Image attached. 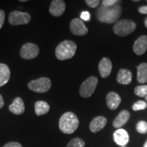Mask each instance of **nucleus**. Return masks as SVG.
I'll return each mask as SVG.
<instances>
[{"label":"nucleus","mask_w":147,"mask_h":147,"mask_svg":"<svg viewBox=\"0 0 147 147\" xmlns=\"http://www.w3.org/2000/svg\"><path fill=\"white\" fill-rule=\"evenodd\" d=\"M79 126L77 116L71 112H67L61 117L59 121V127L65 134H71L76 131Z\"/></svg>","instance_id":"1"},{"label":"nucleus","mask_w":147,"mask_h":147,"mask_svg":"<svg viewBox=\"0 0 147 147\" xmlns=\"http://www.w3.org/2000/svg\"><path fill=\"white\" fill-rule=\"evenodd\" d=\"M122 9L119 5H113L109 8L101 6L97 12V18L102 23H113L120 17Z\"/></svg>","instance_id":"2"},{"label":"nucleus","mask_w":147,"mask_h":147,"mask_svg":"<svg viewBox=\"0 0 147 147\" xmlns=\"http://www.w3.org/2000/svg\"><path fill=\"white\" fill-rule=\"evenodd\" d=\"M77 46L70 40H64L57 47L55 56L59 60L64 61L72 58L76 52Z\"/></svg>","instance_id":"3"},{"label":"nucleus","mask_w":147,"mask_h":147,"mask_svg":"<svg viewBox=\"0 0 147 147\" xmlns=\"http://www.w3.org/2000/svg\"><path fill=\"white\" fill-rule=\"evenodd\" d=\"M136 28V24L129 19L121 20L114 25L113 31L119 36H126L131 34Z\"/></svg>","instance_id":"4"},{"label":"nucleus","mask_w":147,"mask_h":147,"mask_svg":"<svg viewBox=\"0 0 147 147\" xmlns=\"http://www.w3.org/2000/svg\"><path fill=\"white\" fill-rule=\"evenodd\" d=\"M52 83L49 78L42 77L36 80H33L28 83V88L32 91L38 93H43L50 90Z\"/></svg>","instance_id":"5"},{"label":"nucleus","mask_w":147,"mask_h":147,"mask_svg":"<svg viewBox=\"0 0 147 147\" xmlns=\"http://www.w3.org/2000/svg\"><path fill=\"white\" fill-rule=\"evenodd\" d=\"M98 82V79L96 76H91L86 79L82 82L80 87V95L84 98L91 97L95 92Z\"/></svg>","instance_id":"6"},{"label":"nucleus","mask_w":147,"mask_h":147,"mask_svg":"<svg viewBox=\"0 0 147 147\" xmlns=\"http://www.w3.org/2000/svg\"><path fill=\"white\" fill-rule=\"evenodd\" d=\"M31 21V15L27 12L21 11H12L8 17L9 23L12 25H25Z\"/></svg>","instance_id":"7"},{"label":"nucleus","mask_w":147,"mask_h":147,"mask_svg":"<svg viewBox=\"0 0 147 147\" xmlns=\"http://www.w3.org/2000/svg\"><path fill=\"white\" fill-rule=\"evenodd\" d=\"M39 52L40 49L38 46L35 44L28 42L22 47L20 51V55L24 59H33L38 57Z\"/></svg>","instance_id":"8"},{"label":"nucleus","mask_w":147,"mask_h":147,"mask_svg":"<svg viewBox=\"0 0 147 147\" xmlns=\"http://www.w3.org/2000/svg\"><path fill=\"white\" fill-rule=\"evenodd\" d=\"M69 29L76 36H84L88 33V29L84 22L79 18H74L69 25Z\"/></svg>","instance_id":"9"},{"label":"nucleus","mask_w":147,"mask_h":147,"mask_svg":"<svg viewBox=\"0 0 147 147\" xmlns=\"http://www.w3.org/2000/svg\"><path fill=\"white\" fill-rule=\"evenodd\" d=\"M65 3L63 0H53L51 3L49 11L54 16H61L65 10Z\"/></svg>","instance_id":"10"},{"label":"nucleus","mask_w":147,"mask_h":147,"mask_svg":"<svg viewBox=\"0 0 147 147\" xmlns=\"http://www.w3.org/2000/svg\"><path fill=\"white\" fill-rule=\"evenodd\" d=\"M107 123V119L102 116H98L95 117L91 122L90 123L89 129L90 131L93 133H97V132L101 131L104 129Z\"/></svg>","instance_id":"11"},{"label":"nucleus","mask_w":147,"mask_h":147,"mask_svg":"<svg viewBox=\"0 0 147 147\" xmlns=\"http://www.w3.org/2000/svg\"><path fill=\"white\" fill-rule=\"evenodd\" d=\"M112 68H113V65L112 62L108 58L104 57L100 61L99 63L98 69L100 71V76L102 78H107L110 76L111 74Z\"/></svg>","instance_id":"12"},{"label":"nucleus","mask_w":147,"mask_h":147,"mask_svg":"<svg viewBox=\"0 0 147 147\" xmlns=\"http://www.w3.org/2000/svg\"><path fill=\"white\" fill-rule=\"evenodd\" d=\"M134 52L138 55H142L147 50V36H141L134 45Z\"/></svg>","instance_id":"13"},{"label":"nucleus","mask_w":147,"mask_h":147,"mask_svg":"<svg viewBox=\"0 0 147 147\" xmlns=\"http://www.w3.org/2000/svg\"><path fill=\"white\" fill-rule=\"evenodd\" d=\"M114 140L119 146H126L129 140L128 133L123 129H119L114 133Z\"/></svg>","instance_id":"14"},{"label":"nucleus","mask_w":147,"mask_h":147,"mask_svg":"<svg viewBox=\"0 0 147 147\" xmlns=\"http://www.w3.org/2000/svg\"><path fill=\"white\" fill-rule=\"evenodd\" d=\"M9 110L11 113L16 115H20L23 114L25 110L23 100L19 97H16L9 106Z\"/></svg>","instance_id":"15"},{"label":"nucleus","mask_w":147,"mask_h":147,"mask_svg":"<svg viewBox=\"0 0 147 147\" xmlns=\"http://www.w3.org/2000/svg\"><path fill=\"white\" fill-rule=\"evenodd\" d=\"M121 102L120 95L115 92H110L106 96V104L109 109L115 110L119 107Z\"/></svg>","instance_id":"16"},{"label":"nucleus","mask_w":147,"mask_h":147,"mask_svg":"<svg viewBox=\"0 0 147 147\" xmlns=\"http://www.w3.org/2000/svg\"><path fill=\"white\" fill-rule=\"evenodd\" d=\"M129 118L130 114L128 110H122L114 120L113 124V127L115 128H121L127 123Z\"/></svg>","instance_id":"17"},{"label":"nucleus","mask_w":147,"mask_h":147,"mask_svg":"<svg viewBox=\"0 0 147 147\" xmlns=\"http://www.w3.org/2000/svg\"><path fill=\"white\" fill-rule=\"evenodd\" d=\"M117 82L121 84H129L132 80V74L129 69H121L117 78Z\"/></svg>","instance_id":"18"},{"label":"nucleus","mask_w":147,"mask_h":147,"mask_svg":"<svg viewBox=\"0 0 147 147\" xmlns=\"http://www.w3.org/2000/svg\"><path fill=\"white\" fill-rule=\"evenodd\" d=\"M10 78V71L8 66L4 63H0V87L5 85Z\"/></svg>","instance_id":"19"},{"label":"nucleus","mask_w":147,"mask_h":147,"mask_svg":"<svg viewBox=\"0 0 147 147\" xmlns=\"http://www.w3.org/2000/svg\"><path fill=\"white\" fill-rule=\"evenodd\" d=\"M50 110V106L45 101H38L35 104V113L37 116L47 114Z\"/></svg>","instance_id":"20"},{"label":"nucleus","mask_w":147,"mask_h":147,"mask_svg":"<svg viewBox=\"0 0 147 147\" xmlns=\"http://www.w3.org/2000/svg\"><path fill=\"white\" fill-rule=\"evenodd\" d=\"M137 80L140 83L147 82V63H142L137 67Z\"/></svg>","instance_id":"21"},{"label":"nucleus","mask_w":147,"mask_h":147,"mask_svg":"<svg viewBox=\"0 0 147 147\" xmlns=\"http://www.w3.org/2000/svg\"><path fill=\"white\" fill-rule=\"evenodd\" d=\"M85 146V142H84L83 140L81 138H73L67 144L66 147H84Z\"/></svg>","instance_id":"22"},{"label":"nucleus","mask_w":147,"mask_h":147,"mask_svg":"<svg viewBox=\"0 0 147 147\" xmlns=\"http://www.w3.org/2000/svg\"><path fill=\"white\" fill-rule=\"evenodd\" d=\"M134 93L138 97H146L147 95V85L138 86L134 89Z\"/></svg>","instance_id":"23"},{"label":"nucleus","mask_w":147,"mask_h":147,"mask_svg":"<svg viewBox=\"0 0 147 147\" xmlns=\"http://www.w3.org/2000/svg\"><path fill=\"white\" fill-rule=\"evenodd\" d=\"M137 131L140 134H144L147 132V123L144 121H140L136 126Z\"/></svg>","instance_id":"24"},{"label":"nucleus","mask_w":147,"mask_h":147,"mask_svg":"<svg viewBox=\"0 0 147 147\" xmlns=\"http://www.w3.org/2000/svg\"><path fill=\"white\" fill-rule=\"evenodd\" d=\"M146 107L147 104L144 101L139 100L134 104L133 106H132V109H133L134 111H138V110L146 109Z\"/></svg>","instance_id":"25"},{"label":"nucleus","mask_w":147,"mask_h":147,"mask_svg":"<svg viewBox=\"0 0 147 147\" xmlns=\"http://www.w3.org/2000/svg\"><path fill=\"white\" fill-rule=\"evenodd\" d=\"M117 2H119V1H117V0H104L102 1V5L104 7L109 8V7L115 5V3Z\"/></svg>","instance_id":"26"},{"label":"nucleus","mask_w":147,"mask_h":147,"mask_svg":"<svg viewBox=\"0 0 147 147\" xmlns=\"http://www.w3.org/2000/svg\"><path fill=\"white\" fill-rule=\"evenodd\" d=\"M85 2L90 8H95L98 6L99 3H100V1L99 0H86Z\"/></svg>","instance_id":"27"},{"label":"nucleus","mask_w":147,"mask_h":147,"mask_svg":"<svg viewBox=\"0 0 147 147\" xmlns=\"http://www.w3.org/2000/svg\"><path fill=\"white\" fill-rule=\"evenodd\" d=\"M80 18H81L82 21L83 20V21H89L90 18H91V15H90V13L89 12H87V11H84V12H82L81 14H80Z\"/></svg>","instance_id":"28"},{"label":"nucleus","mask_w":147,"mask_h":147,"mask_svg":"<svg viewBox=\"0 0 147 147\" xmlns=\"http://www.w3.org/2000/svg\"><path fill=\"white\" fill-rule=\"evenodd\" d=\"M5 21V12L2 10H0V29L2 28Z\"/></svg>","instance_id":"29"},{"label":"nucleus","mask_w":147,"mask_h":147,"mask_svg":"<svg viewBox=\"0 0 147 147\" xmlns=\"http://www.w3.org/2000/svg\"><path fill=\"white\" fill-rule=\"evenodd\" d=\"M3 147H23L22 145L17 142H10L5 144Z\"/></svg>","instance_id":"30"},{"label":"nucleus","mask_w":147,"mask_h":147,"mask_svg":"<svg viewBox=\"0 0 147 147\" xmlns=\"http://www.w3.org/2000/svg\"><path fill=\"white\" fill-rule=\"evenodd\" d=\"M138 12L140 14H147V5H144V6L140 7L138 9Z\"/></svg>","instance_id":"31"},{"label":"nucleus","mask_w":147,"mask_h":147,"mask_svg":"<svg viewBox=\"0 0 147 147\" xmlns=\"http://www.w3.org/2000/svg\"><path fill=\"white\" fill-rule=\"evenodd\" d=\"M3 106H4V101H3V97L0 94V109L2 108Z\"/></svg>","instance_id":"32"},{"label":"nucleus","mask_w":147,"mask_h":147,"mask_svg":"<svg viewBox=\"0 0 147 147\" xmlns=\"http://www.w3.org/2000/svg\"><path fill=\"white\" fill-rule=\"evenodd\" d=\"M144 25H145V27L147 28V17L146 18V19H145V21H144Z\"/></svg>","instance_id":"33"},{"label":"nucleus","mask_w":147,"mask_h":147,"mask_svg":"<svg viewBox=\"0 0 147 147\" xmlns=\"http://www.w3.org/2000/svg\"><path fill=\"white\" fill-rule=\"evenodd\" d=\"M20 2H26L27 1V0H19Z\"/></svg>","instance_id":"34"},{"label":"nucleus","mask_w":147,"mask_h":147,"mask_svg":"<svg viewBox=\"0 0 147 147\" xmlns=\"http://www.w3.org/2000/svg\"><path fill=\"white\" fill-rule=\"evenodd\" d=\"M144 147H147V141L145 142V144H144Z\"/></svg>","instance_id":"35"},{"label":"nucleus","mask_w":147,"mask_h":147,"mask_svg":"<svg viewBox=\"0 0 147 147\" xmlns=\"http://www.w3.org/2000/svg\"><path fill=\"white\" fill-rule=\"evenodd\" d=\"M134 1H135V2H138V1H139V0H134Z\"/></svg>","instance_id":"36"},{"label":"nucleus","mask_w":147,"mask_h":147,"mask_svg":"<svg viewBox=\"0 0 147 147\" xmlns=\"http://www.w3.org/2000/svg\"><path fill=\"white\" fill-rule=\"evenodd\" d=\"M145 100H146V101H147V95L146 97H145Z\"/></svg>","instance_id":"37"},{"label":"nucleus","mask_w":147,"mask_h":147,"mask_svg":"<svg viewBox=\"0 0 147 147\" xmlns=\"http://www.w3.org/2000/svg\"><path fill=\"white\" fill-rule=\"evenodd\" d=\"M121 147H127V146H121Z\"/></svg>","instance_id":"38"}]
</instances>
